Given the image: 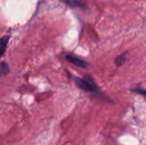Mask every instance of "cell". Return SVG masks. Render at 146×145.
<instances>
[{
    "mask_svg": "<svg viewBox=\"0 0 146 145\" xmlns=\"http://www.w3.org/2000/svg\"><path fill=\"white\" fill-rule=\"evenodd\" d=\"M127 52H125V53H123V54L118 56L116 57L115 61V65H116L117 67H121V65H123V64L126 62V61H127Z\"/></svg>",
    "mask_w": 146,
    "mask_h": 145,
    "instance_id": "277c9868",
    "label": "cell"
},
{
    "mask_svg": "<svg viewBox=\"0 0 146 145\" xmlns=\"http://www.w3.org/2000/svg\"><path fill=\"white\" fill-rule=\"evenodd\" d=\"M132 91L141 94V95H144V96H145L146 97V90L141 89V88H134V89H132Z\"/></svg>",
    "mask_w": 146,
    "mask_h": 145,
    "instance_id": "52a82bcc",
    "label": "cell"
},
{
    "mask_svg": "<svg viewBox=\"0 0 146 145\" xmlns=\"http://www.w3.org/2000/svg\"><path fill=\"white\" fill-rule=\"evenodd\" d=\"M70 6H80L84 4V0H62Z\"/></svg>",
    "mask_w": 146,
    "mask_h": 145,
    "instance_id": "8992f818",
    "label": "cell"
},
{
    "mask_svg": "<svg viewBox=\"0 0 146 145\" xmlns=\"http://www.w3.org/2000/svg\"><path fill=\"white\" fill-rule=\"evenodd\" d=\"M74 79L76 85L80 89L83 90L86 92L94 93V92H98L99 91L98 86L97 85L96 82L90 76H86L84 78L74 77Z\"/></svg>",
    "mask_w": 146,
    "mask_h": 145,
    "instance_id": "6da1fadb",
    "label": "cell"
},
{
    "mask_svg": "<svg viewBox=\"0 0 146 145\" xmlns=\"http://www.w3.org/2000/svg\"><path fill=\"white\" fill-rule=\"evenodd\" d=\"M9 72V65L4 62H0V77L5 76Z\"/></svg>",
    "mask_w": 146,
    "mask_h": 145,
    "instance_id": "5b68a950",
    "label": "cell"
},
{
    "mask_svg": "<svg viewBox=\"0 0 146 145\" xmlns=\"http://www.w3.org/2000/svg\"><path fill=\"white\" fill-rule=\"evenodd\" d=\"M9 39V36H4L0 38V57L4 54V52L6 50V47H7Z\"/></svg>",
    "mask_w": 146,
    "mask_h": 145,
    "instance_id": "3957f363",
    "label": "cell"
},
{
    "mask_svg": "<svg viewBox=\"0 0 146 145\" xmlns=\"http://www.w3.org/2000/svg\"><path fill=\"white\" fill-rule=\"evenodd\" d=\"M66 58H67V60H68L69 62H71V63H73V64H74V65H76V66L81 68H86L89 66V64H88L86 61H84V60H82V59H80V58H77V57H75V56L68 55V56H66Z\"/></svg>",
    "mask_w": 146,
    "mask_h": 145,
    "instance_id": "7a4b0ae2",
    "label": "cell"
}]
</instances>
